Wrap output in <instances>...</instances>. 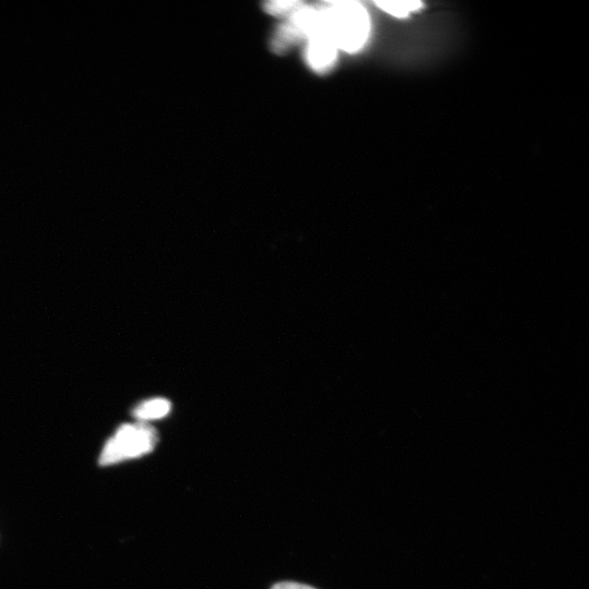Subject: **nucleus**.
I'll list each match as a JSON object with an SVG mask.
<instances>
[{"label": "nucleus", "mask_w": 589, "mask_h": 589, "mask_svg": "<svg viewBox=\"0 0 589 589\" xmlns=\"http://www.w3.org/2000/svg\"><path fill=\"white\" fill-rule=\"evenodd\" d=\"M324 15L332 39L348 53L360 50L367 42L370 32L369 16L365 8L355 2L329 3L323 6Z\"/></svg>", "instance_id": "1"}, {"label": "nucleus", "mask_w": 589, "mask_h": 589, "mask_svg": "<svg viewBox=\"0 0 589 589\" xmlns=\"http://www.w3.org/2000/svg\"><path fill=\"white\" fill-rule=\"evenodd\" d=\"M158 443L156 431L144 424L124 425L107 441L100 464L108 466L148 454Z\"/></svg>", "instance_id": "2"}, {"label": "nucleus", "mask_w": 589, "mask_h": 589, "mask_svg": "<svg viewBox=\"0 0 589 589\" xmlns=\"http://www.w3.org/2000/svg\"><path fill=\"white\" fill-rule=\"evenodd\" d=\"M307 40L306 57L310 67L318 72L329 70L334 65L339 50L328 29L323 6L317 7L315 26Z\"/></svg>", "instance_id": "3"}, {"label": "nucleus", "mask_w": 589, "mask_h": 589, "mask_svg": "<svg viewBox=\"0 0 589 589\" xmlns=\"http://www.w3.org/2000/svg\"><path fill=\"white\" fill-rule=\"evenodd\" d=\"M171 403L165 399H154L136 407L134 416L140 420L160 419L171 412Z\"/></svg>", "instance_id": "4"}, {"label": "nucleus", "mask_w": 589, "mask_h": 589, "mask_svg": "<svg viewBox=\"0 0 589 589\" xmlns=\"http://www.w3.org/2000/svg\"><path fill=\"white\" fill-rule=\"evenodd\" d=\"M378 7L387 12L388 15L396 18H405L422 6L419 2H378Z\"/></svg>", "instance_id": "5"}, {"label": "nucleus", "mask_w": 589, "mask_h": 589, "mask_svg": "<svg viewBox=\"0 0 589 589\" xmlns=\"http://www.w3.org/2000/svg\"><path fill=\"white\" fill-rule=\"evenodd\" d=\"M304 5V3L296 2V0H284V2L267 3L264 5V9L272 16L290 18Z\"/></svg>", "instance_id": "6"}, {"label": "nucleus", "mask_w": 589, "mask_h": 589, "mask_svg": "<svg viewBox=\"0 0 589 589\" xmlns=\"http://www.w3.org/2000/svg\"><path fill=\"white\" fill-rule=\"evenodd\" d=\"M272 589H316V588L308 586V585H304V584H299V583L285 582V583H280V584L274 585L272 587Z\"/></svg>", "instance_id": "7"}]
</instances>
